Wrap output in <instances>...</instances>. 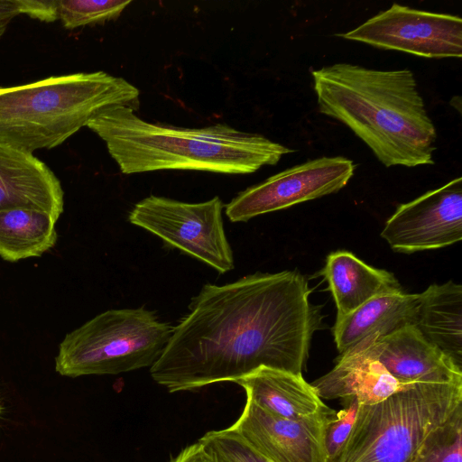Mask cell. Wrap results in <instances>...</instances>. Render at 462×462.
Segmentation results:
<instances>
[{
	"mask_svg": "<svg viewBox=\"0 0 462 462\" xmlns=\"http://www.w3.org/2000/svg\"><path fill=\"white\" fill-rule=\"evenodd\" d=\"M56 220L31 208L0 210V256L9 262L40 256L57 241Z\"/></svg>",
	"mask_w": 462,
	"mask_h": 462,
	"instance_id": "obj_19",
	"label": "cell"
},
{
	"mask_svg": "<svg viewBox=\"0 0 462 462\" xmlns=\"http://www.w3.org/2000/svg\"><path fill=\"white\" fill-rule=\"evenodd\" d=\"M311 75L319 112L350 128L385 167L434 164L437 132L411 70L335 63Z\"/></svg>",
	"mask_w": 462,
	"mask_h": 462,
	"instance_id": "obj_2",
	"label": "cell"
},
{
	"mask_svg": "<svg viewBox=\"0 0 462 462\" xmlns=\"http://www.w3.org/2000/svg\"><path fill=\"white\" fill-rule=\"evenodd\" d=\"M298 271L205 284L173 328L152 379L170 392L236 380L260 367L302 374L320 309Z\"/></svg>",
	"mask_w": 462,
	"mask_h": 462,
	"instance_id": "obj_1",
	"label": "cell"
},
{
	"mask_svg": "<svg viewBox=\"0 0 462 462\" xmlns=\"http://www.w3.org/2000/svg\"><path fill=\"white\" fill-rule=\"evenodd\" d=\"M337 36L429 59L462 57V20L458 15L397 3Z\"/></svg>",
	"mask_w": 462,
	"mask_h": 462,
	"instance_id": "obj_8",
	"label": "cell"
},
{
	"mask_svg": "<svg viewBox=\"0 0 462 462\" xmlns=\"http://www.w3.org/2000/svg\"><path fill=\"white\" fill-rule=\"evenodd\" d=\"M136 109L116 106L97 114L87 127L102 139L125 174L192 170L248 174L293 152L267 137L226 124L182 128L152 123Z\"/></svg>",
	"mask_w": 462,
	"mask_h": 462,
	"instance_id": "obj_3",
	"label": "cell"
},
{
	"mask_svg": "<svg viewBox=\"0 0 462 462\" xmlns=\"http://www.w3.org/2000/svg\"><path fill=\"white\" fill-rule=\"evenodd\" d=\"M462 404V380L412 383L360 405L353 429L327 462H411L425 438Z\"/></svg>",
	"mask_w": 462,
	"mask_h": 462,
	"instance_id": "obj_5",
	"label": "cell"
},
{
	"mask_svg": "<svg viewBox=\"0 0 462 462\" xmlns=\"http://www.w3.org/2000/svg\"><path fill=\"white\" fill-rule=\"evenodd\" d=\"M171 462H216L198 441L183 448Z\"/></svg>",
	"mask_w": 462,
	"mask_h": 462,
	"instance_id": "obj_25",
	"label": "cell"
},
{
	"mask_svg": "<svg viewBox=\"0 0 462 462\" xmlns=\"http://www.w3.org/2000/svg\"><path fill=\"white\" fill-rule=\"evenodd\" d=\"M381 236L398 253L439 249L462 239V179L399 205Z\"/></svg>",
	"mask_w": 462,
	"mask_h": 462,
	"instance_id": "obj_10",
	"label": "cell"
},
{
	"mask_svg": "<svg viewBox=\"0 0 462 462\" xmlns=\"http://www.w3.org/2000/svg\"><path fill=\"white\" fill-rule=\"evenodd\" d=\"M411 462H462V404L425 438Z\"/></svg>",
	"mask_w": 462,
	"mask_h": 462,
	"instance_id": "obj_20",
	"label": "cell"
},
{
	"mask_svg": "<svg viewBox=\"0 0 462 462\" xmlns=\"http://www.w3.org/2000/svg\"><path fill=\"white\" fill-rule=\"evenodd\" d=\"M415 327L462 369V285L431 284L420 293Z\"/></svg>",
	"mask_w": 462,
	"mask_h": 462,
	"instance_id": "obj_18",
	"label": "cell"
},
{
	"mask_svg": "<svg viewBox=\"0 0 462 462\" xmlns=\"http://www.w3.org/2000/svg\"><path fill=\"white\" fill-rule=\"evenodd\" d=\"M335 413L329 408L304 419L290 420L246 399L231 427L271 462H327L324 428Z\"/></svg>",
	"mask_w": 462,
	"mask_h": 462,
	"instance_id": "obj_11",
	"label": "cell"
},
{
	"mask_svg": "<svg viewBox=\"0 0 462 462\" xmlns=\"http://www.w3.org/2000/svg\"><path fill=\"white\" fill-rule=\"evenodd\" d=\"M310 384L320 399L355 397L360 405H371L409 383L399 382L385 371L371 355L365 337L339 355L334 368Z\"/></svg>",
	"mask_w": 462,
	"mask_h": 462,
	"instance_id": "obj_14",
	"label": "cell"
},
{
	"mask_svg": "<svg viewBox=\"0 0 462 462\" xmlns=\"http://www.w3.org/2000/svg\"><path fill=\"white\" fill-rule=\"evenodd\" d=\"M343 409L328 418L324 428V445L327 460L333 457L347 439L355 424L359 402L355 397L342 400Z\"/></svg>",
	"mask_w": 462,
	"mask_h": 462,
	"instance_id": "obj_23",
	"label": "cell"
},
{
	"mask_svg": "<svg viewBox=\"0 0 462 462\" xmlns=\"http://www.w3.org/2000/svg\"><path fill=\"white\" fill-rule=\"evenodd\" d=\"M31 208L58 221L64 191L54 172L32 153L0 142V210Z\"/></svg>",
	"mask_w": 462,
	"mask_h": 462,
	"instance_id": "obj_13",
	"label": "cell"
},
{
	"mask_svg": "<svg viewBox=\"0 0 462 462\" xmlns=\"http://www.w3.org/2000/svg\"><path fill=\"white\" fill-rule=\"evenodd\" d=\"M17 4L21 14H26L45 23L58 20V0H17Z\"/></svg>",
	"mask_w": 462,
	"mask_h": 462,
	"instance_id": "obj_24",
	"label": "cell"
},
{
	"mask_svg": "<svg viewBox=\"0 0 462 462\" xmlns=\"http://www.w3.org/2000/svg\"><path fill=\"white\" fill-rule=\"evenodd\" d=\"M131 0H58V19L68 30L117 19Z\"/></svg>",
	"mask_w": 462,
	"mask_h": 462,
	"instance_id": "obj_21",
	"label": "cell"
},
{
	"mask_svg": "<svg viewBox=\"0 0 462 462\" xmlns=\"http://www.w3.org/2000/svg\"><path fill=\"white\" fill-rule=\"evenodd\" d=\"M420 293L392 292L376 296L350 314L336 319L334 340L340 355L374 334L381 337L415 326Z\"/></svg>",
	"mask_w": 462,
	"mask_h": 462,
	"instance_id": "obj_15",
	"label": "cell"
},
{
	"mask_svg": "<svg viewBox=\"0 0 462 462\" xmlns=\"http://www.w3.org/2000/svg\"><path fill=\"white\" fill-rule=\"evenodd\" d=\"M354 162L343 156L320 157L278 172L240 192L226 206L231 222L336 193L353 177Z\"/></svg>",
	"mask_w": 462,
	"mask_h": 462,
	"instance_id": "obj_9",
	"label": "cell"
},
{
	"mask_svg": "<svg viewBox=\"0 0 462 462\" xmlns=\"http://www.w3.org/2000/svg\"><path fill=\"white\" fill-rule=\"evenodd\" d=\"M172 329L143 307L106 310L65 336L55 357V370L78 377L151 367L162 354Z\"/></svg>",
	"mask_w": 462,
	"mask_h": 462,
	"instance_id": "obj_6",
	"label": "cell"
},
{
	"mask_svg": "<svg viewBox=\"0 0 462 462\" xmlns=\"http://www.w3.org/2000/svg\"><path fill=\"white\" fill-rule=\"evenodd\" d=\"M19 14H21L17 0H0V38L6 32L12 20Z\"/></svg>",
	"mask_w": 462,
	"mask_h": 462,
	"instance_id": "obj_26",
	"label": "cell"
},
{
	"mask_svg": "<svg viewBox=\"0 0 462 462\" xmlns=\"http://www.w3.org/2000/svg\"><path fill=\"white\" fill-rule=\"evenodd\" d=\"M199 442L216 462H271L231 426L208 431Z\"/></svg>",
	"mask_w": 462,
	"mask_h": 462,
	"instance_id": "obj_22",
	"label": "cell"
},
{
	"mask_svg": "<svg viewBox=\"0 0 462 462\" xmlns=\"http://www.w3.org/2000/svg\"><path fill=\"white\" fill-rule=\"evenodd\" d=\"M139 89L105 71L51 76L0 87V142L32 153L52 149L99 112L139 106Z\"/></svg>",
	"mask_w": 462,
	"mask_h": 462,
	"instance_id": "obj_4",
	"label": "cell"
},
{
	"mask_svg": "<svg viewBox=\"0 0 462 462\" xmlns=\"http://www.w3.org/2000/svg\"><path fill=\"white\" fill-rule=\"evenodd\" d=\"M374 358L403 383H450L462 380V369L430 343L415 326L392 334L367 337Z\"/></svg>",
	"mask_w": 462,
	"mask_h": 462,
	"instance_id": "obj_12",
	"label": "cell"
},
{
	"mask_svg": "<svg viewBox=\"0 0 462 462\" xmlns=\"http://www.w3.org/2000/svg\"><path fill=\"white\" fill-rule=\"evenodd\" d=\"M218 197L188 203L149 196L134 205L129 221L220 273L234 269V256L223 226Z\"/></svg>",
	"mask_w": 462,
	"mask_h": 462,
	"instance_id": "obj_7",
	"label": "cell"
},
{
	"mask_svg": "<svg viewBox=\"0 0 462 462\" xmlns=\"http://www.w3.org/2000/svg\"><path fill=\"white\" fill-rule=\"evenodd\" d=\"M235 383L245 389L246 399L285 419L300 420L329 409L302 374L260 367Z\"/></svg>",
	"mask_w": 462,
	"mask_h": 462,
	"instance_id": "obj_16",
	"label": "cell"
},
{
	"mask_svg": "<svg viewBox=\"0 0 462 462\" xmlns=\"http://www.w3.org/2000/svg\"><path fill=\"white\" fill-rule=\"evenodd\" d=\"M319 274L328 283L337 310V319L350 314L376 296L402 291L392 273L374 268L347 251L329 254Z\"/></svg>",
	"mask_w": 462,
	"mask_h": 462,
	"instance_id": "obj_17",
	"label": "cell"
}]
</instances>
